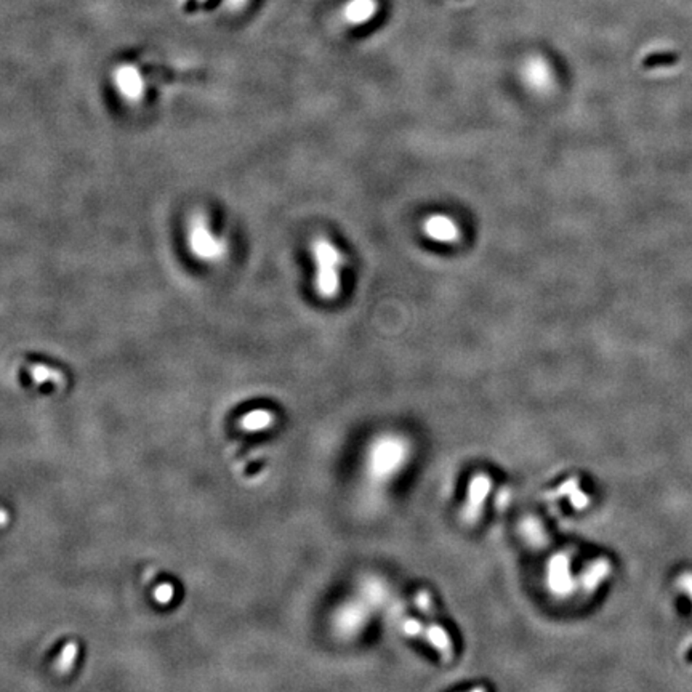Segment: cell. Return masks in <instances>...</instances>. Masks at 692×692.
<instances>
[{"mask_svg":"<svg viewBox=\"0 0 692 692\" xmlns=\"http://www.w3.org/2000/svg\"><path fill=\"white\" fill-rule=\"evenodd\" d=\"M379 0H348L340 12V17L348 26H363L372 21L379 13Z\"/></svg>","mask_w":692,"mask_h":692,"instance_id":"cell-3","label":"cell"},{"mask_svg":"<svg viewBox=\"0 0 692 692\" xmlns=\"http://www.w3.org/2000/svg\"><path fill=\"white\" fill-rule=\"evenodd\" d=\"M521 79L524 85L532 90H545L549 85V68L548 63L540 57H531L521 66Z\"/></svg>","mask_w":692,"mask_h":692,"instance_id":"cell-4","label":"cell"},{"mask_svg":"<svg viewBox=\"0 0 692 692\" xmlns=\"http://www.w3.org/2000/svg\"><path fill=\"white\" fill-rule=\"evenodd\" d=\"M424 233L431 241L441 244H454L460 237V230L457 223L450 217L441 215V213L426 218L424 223Z\"/></svg>","mask_w":692,"mask_h":692,"instance_id":"cell-2","label":"cell"},{"mask_svg":"<svg viewBox=\"0 0 692 692\" xmlns=\"http://www.w3.org/2000/svg\"><path fill=\"white\" fill-rule=\"evenodd\" d=\"M313 257L316 262V290L319 297L332 300L340 292V269L343 255L329 239L316 237L313 242Z\"/></svg>","mask_w":692,"mask_h":692,"instance_id":"cell-1","label":"cell"},{"mask_svg":"<svg viewBox=\"0 0 692 692\" xmlns=\"http://www.w3.org/2000/svg\"><path fill=\"white\" fill-rule=\"evenodd\" d=\"M247 2L248 0H228V5H230L233 10H239V8L246 7Z\"/></svg>","mask_w":692,"mask_h":692,"instance_id":"cell-5","label":"cell"},{"mask_svg":"<svg viewBox=\"0 0 692 692\" xmlns=\"http://www.w3.org/2000/svg\"><path fill=\"white\" fill-rule=\"evenodd\" d=\"M683 587L688 590V592L692 594V577L688 576L686 579H683Z\"/></svg>","mask_w":692,"mask_h":692,"instance_id":"cell-6","label":"cell"}]
</instances>
